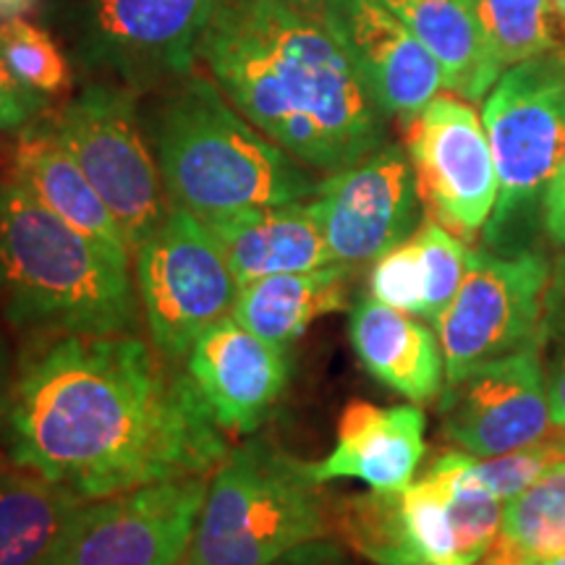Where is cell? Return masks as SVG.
I'll use <instances>...</instances> for the list:
<instances>
[{
  "label": "cell",
  "mask_w": 565,
  "mask_h": 565,
  "mask_svg": "<svg viewBox=\"0 0 565 565\" xmlns=\"http://www.w3.org/2000/svg\"><path fill=\"white\" fill-rule=\"evenodd\" d=\"M3 440L13 466L84 500L210 477L228 456L189 372L131 333L55 335L26 356Z\"/></svg>",
  "instance_id": "obj_1"
},
{
  "label": "cell",
  "mask_w": 565,
  "mask_h": 565,
  "mask_svg": "<svg viewBox=\"0 0 565 565\" xmlns=\"http://www.w3.org/2000/svg\"><path fill=\"white\" fill-rule=\"evenodd\" d=\"M200 58L233 108L312 171H343L387 145L385 113L320 13L223 0Z\"/></svg>",
  "instance_id": "obj_2"
},
{
  "label": "cell",
  "mask_w": 565,
  "mask_h": 565,
  "mask_svg": "<svg viewBox=\"0 0 565 565\" xmlns=\"http://www.w3.org/2000/svg\"><path fill=\"white\" fill-rule=\"evenodd\" d=\"M0 307L13 328L47 338L134 333L131 254L61 221L19 181H0Z\"/></svg>",
  "instance_id": "obj_3"
},
{
  "label": "cell",
  "mask_w": 565,
  "mask_h": 565,
  "mask_svg": "<svg viewBox=\"0 0 565 565\" xmlns=\"http://www.w3.org/2000/svg\"><path fill=\"white\" fill-rule=\"evenodd\" d=\"M152 141L168 200L200 221L309 200L320 183L246 121L207 76L175 84L154 118Z\"/></svg>",
  "instance_id": "obj_4"
},
{
  "label": "cell",
  "mask_w": 565,
  "mask_h": 565,
  "mask_svg": "<svg viewBox=\"0 0 565 565\" xmlns=\"http://www.w3.org/2000/svg\"><path fill=\"white\" fill-rule=\"evenodd\" d=\"M307 461L267 440L228 450L210 475L192 542L196 565H273L291 550L333 532Z\"/></svg>",
  "instance_id": "obj_5"
},
{
  "label": "cell",
  "mask_w": 565,
  "mask_h": 565,
  "mask_svg": "<svg viewBox=\"0 0 565 565\" xmlns=\"http://www.w3.org/2000/svg\"><path fill=\"white\" fill-rule=\"evenodd\" d=\"M482 124L498 173L484 246L498 254L532 249L565 150V45L505 68L484 97Z\"/></svg>",
  "instance_id": "obj_6"
},
{
  "label": "cell",
  "mask_w": 565,
  "mask_h": 565,
  "mask_svg": "<svg viewBox=\"0 0 565 565\" xmlns=\"http://www.w3.org/2000/svg\"><path fill=\"white\" fill-rule=\"evenodd\" d=\"M223 0H58L53 21L74 61L129 89L192 76Z\"/></svg>",
  "instance_id": "obj_7"
},
{
  "label": "cell",
  "mask_w": 565,
  "mask_h": 565,
  "mask_svg": "<svg viewBox=\"0 0 565 565\" xmlns=\"http://www.w3.org/2000/svg\"><path fill=\"white\" fill-rule=\"evenodd\" d=\"M58 141L79 162L124 228L131 254L171 212L158 158L139 126L134 89L95 82L47 118Z\"/></svg>",
  "instance_id": "obj_8"
},
{
  "label": "cell",
  "mask_w": 565,
  "mask_h": 565,
  "mask_svg": "<svg viewBox=\"0 0 565 565\" xmlns=\"http://www.w3.org/2000/svg\"><path fill=\"white\" fill-rule=\"evenodd\" d=\"M134 257L152 345L179 362L210 324L231 312L238 282L207 225L175 204Z\"/></svg>",
  "instance_id": "obj_9"
},
{
  "label": "cell",
  "mask_w": 565,
  "mask_h": 565,
  "mask_svg": "<svg viewBox=\"0 0 565 565\" xmlns=\"http://www.w3.org/2000/svg\"><path fill=\"white\" fill-rule=\"evenodd\" d=\"M553 265L540 249H471L456 299L435 320L445 383L536 343Z\"/></svg>",
  "instance_id": "obj_10"
},
{
  "label": "cell",
  "mask_w": 565,
  "mask_h": 565,
  "mask_svg": "<svg viewBox=\"0 0 565 565\" xmlns=\"http://www.w3.org/2000/svg\"><path fill=\"white\" fill-rule=\"evenodd\" d=\"M210 477L84 500L47 565H179L192 553Z\"/></svg>",
  "instance_id": "obj_11"
},
{
  "label": "cell",
  "mask_w": 565,
  "mask_h": 565,
  "mask_svg": "<svg viewBox=\"0 0 565 565\" xmlns=\"http://www.w3.org/2000/svg\"><path fill=\"white\" fill-rule=\"evenodd\" d=\"M333 263H374L422 225V194L404 147L383 145L309 196Z\"/></svg>",
  "instance_id": "obj_12"
},
{
  "label": "cell",
  "mask_w": 565,
  "mask_h": 565,
  "mask_svg": "<svg viewBox=\"0 0 565 565\" xmlns=\"http://www.w3.org/2000/svg\"><path fill=\"white\" fill-rule=\"evenodd\" d=\"M406 129V152L424 207L437 223L471 242L484 231L498 200L484 124L466 100L437 95Z\"/></svg>",
  "instance_id": "obj_13"
},
{
  "label": "cell",
  "mask_w": 565,
  "mask_h": 565,
  "mask_svg": "<svg viewBox=\"0 0 565 565\" xmlns=\"http://www.w3.org/2000/svg\"><path fill=\"white\" fill-rule=\"evenodd\" d=\"M440 424L445 440L477 458L550 440L553 416L536 343L445 383Z\"/></svg>",
  "instance_id": "obj_14"
},
{
  "label": "cell",
  "mask_w": 565,
  "mask_h": 565,
  "mask_svg": "<svg viewBox=\"0 0 565 565\" xmlns=\"http://www.w3.org/2000/svg\"><path fill=\"white\" fill-rule=\"evenodd\" d=\"M317 13L387 121L408 126L445 89L440 63L380 0H322Z\"/></svg>",
  "instance_id": "obj_15"
},
{
  "label": "cell",
  "mask_w": 565,
  "mask_h": 565,
  "mask_svg": "<svg viewBox=\"0 0 565 565\" xmlns=\"http://www.w3.org/2000/svg\"><path fill=\"white\" fill-rule=\"evenodd\" d=\"M186 372L223 433L252 435L286 393L291 362L282 345L254 335L225 315L196 338Z\"/></svg>",
  "instance_id": "obj_16"
},
{
  "label": "cell",
  "mask_w": 565,
  "mask_h": 565,
  "mask_svg": "<svg viewBox=\"0 0 565 565\" xmlns=\"http://www.w3.org/2000/svg\"><path fill=\"white\" fill-rule=\"evenodd\" d=\"M424 412L416 404L374 406L353 401L338 419L333 454L309 463L317 482L359 479L370 490L401 492L424 458Z\"/></svg>",
  "instance_id": "obj_17"
},
{
  "label": "cell",
  "mask_w": 565,
  "mask_h": 565,
  "mask_svg": "<svg viewBox=\"0 0 565 565\" xmlns=\"http://www.w3.org/2000/svg\"><path fill=\"white\" fill-rule=\"evenodd\" d=\"M221 246L233 280L244 282L282 273L333 265L322 228L307 200L223 212L202 221Z\"/></svg>",
  "instance_id": "obj_18"
},
{
  "label": "cell",
  "mask_w": 565,
  "mask_h": 565,
  "mask_svg": "<svg viewBox=\"0 0 565 565\" xmlns=\"http://www.w3.org/2000/svg\"><path fill=\"white\" fill-rule=\"evenodd\" d=\"M349 338L359 362L377 383L422 406L440 398L445 359L437 333L374 296L353 303Z\"/></svg>",
  "instance_id": "obj_19"
},
{
  "label": "cell",
  "mask_w": 565,
  "mask_h": 565,
  "mask_svg": "<svg viewBox=\"0 0 565 565\" xmlns=\"http://www.w3.org/2000/svg\"><path fill=\"white\" fill-rule=\"evenodd\" d=\"M11 168V179L19 181L61 221L113 249L131 254L116 215L84 175L79 162L71 158V152L51 131L47 121L32 124L19 134Z\"/></svg>",
  "instance_id": "obj_20"
},
{
  "label": "cell",
  "mask_w": 565,
  "mask_h": 565,
  "mask_svg": "<svg viewBox=\"0 0 565 565\" xmlns=\"http://www.w3.org/2000/svg\"><path fill=\"white\" fill-rule=\"evenodd\" d=\"M440 63L445 89L466 103L490 95L503 66L494 58L471 0H380Z\"/></svg>",
  "instance_id": "obj_21"
},
{
  "label": "cell",
  "mask_w": 565,
  "mask_h": 565,
  "mask_svg": "<svg viewBox=\"0 0 565 565\" xmlns=\"http://www.w3.org/2000/svg\"><path fill=\"white\" fill-rule=\"evenodd\" d=\"M349 307V265L282 273L238 286L231 317L275 345H294L324 315Z\"/></svg>",
  "instance_id": "obj_22"
},
{
  "label": "cell",
  "mask_w": 565,
  "mask_h": 565,
  "mask_svg": "<svg viewBox=\"0 0 565 565\" xmlns=\"http://www.w3.org/2000/svg\"><path fill=\"white\" fill-rule=\"evenodd\" d=\"M84 498L26 469H0V565H47Z\"/></svg>",
  "instance_id": "obj_23"
},
{
  "label": "cell",
  "mask_w": 565,
  "mask_h": 565,
  "mask_svg": "<svg viewBox=\"0 0 565 565\" xmlns=\"http://www.w3.org/2000/svg\"><path fill=\"white\" fill-rule=\"evenodd\" d=\"M333 529L374 565H424L408 532L404 490L349 494L333 508Z\"/></svg>",
  "instance_id": "obj_24"
},
{
  "label": "cell",
  "mask_w": 565,
  "mask_h": 565,
  "mask_svg": "<svg viewBox=\"0 0 565 565\" xmlns=\"http://www.w3.org/2000/svg\"><path fill=\"white\" fill-rule=\"evenodd\" d=\"M500 536L526 561L565 553V456L524 492L505 500Z\"/></svg>",
  "instance_id": "obj_25"
},
{
  "label": "cell",
  "mask_w": 565,
  "mask_h": 565,
  "mask_svg": "<svg viewBox=\"0 0 565 565\" xmlns=\"http://www.w3.org/2000/svg\"><path fill=\"white\" fill-rule=\"evenodd\" d=\"M471 6L503 68L563 47L550 0H471Z\"/></svg>",
  "instance_id": "obj_26"
},
{
  "label": "cell",
  "mask_w": 565,
  "mask_h": 565,
  "mask_svg": "<svg viewBox=\"0 0 565 565\" xmlns=\"http://www.w3.org/2000/svg\"><path fill=\"white\" fill-rule=\"evenodd\" d=\"M427 471L443 477L450 487L448 513L450 526L456 534V557L458 563H477L490 553L494 540L503 529V508L505 500L494 498L484 487L466 482L458 477L456 450L435 458Z\"/></svg>",
  "instance_id": "obj_27"
},
{
  "label": "cell",
  "mask_w": 565,
  "mask_h": 565,
  "mask_svg": "<svg viewBox=\"0 0 565 565\" xmlns=\"http://www.w3.org/2000/svg\"><path fill=\"white\" fill-rule=\"evenodd\" d=\"M0 55L13 74L40 95L55 97L71 87V61L34 21L24 17L0 21Z\"/></svg>",
  "instance_id": "obj_28"
},
{
  "label": "cell",
  "mask_w": 565,
  "mask_h": 565,
  "mask_svg": "<svg viewBox=\"0 0 565 565\" xmlns=\"http://www.w3.org/2000/svg\"><path fill=\"white\" fill-rule=\"evenodd\" d=\"M450 487L443 477L424 471L404 490L412 542L424 565H456V534L448 513Z\"/></svg>",
  "instance_id": "obj_29"
},
{
  "label": "cell",
  "mask_w": 565,
  "mask_h": 565,
  "mask_svg": "<svg viewBox=\"0 0 565 565\" xmlns=\"http://www.w3.org/2000/svg\"><path fill=\"white\" fill-rule=\"evenodd\" d=\"M557 458H563L557 445L553 440H545L492 458H477L463 454V450H456V469L458 477L466 479V482L484 487L500 500H511L545 475Z\"/></svg>",
  "instance_id": "obj_30"
},
{
  "label": "cell",
  "mask_w": 565,
  "mask_h": 565,
  "mask_svg": "<svg viewBox=\"0 0 565 565\" xmlns=\"http://www.w3.org/2000/svg\"><path fill=\"white\" fill-rule=\"evenodd\" d=\"M414 238L422 249L424 273H427L422 317L435 324L461 288L466 270H469L471 249L461 236H456L437 221H424Z\"/></svg>",
  "instance_id": "obj_31"
},
{
  "label": "cell",
  "mask_w": 565,
  "mask_h": 565,
  "mask_svg": "<svg viewBox=\"0 0 565 565\" xmlns=\"http://www.w3.org/2000/svg\"><path fill=\"white\" fill-rule=\"evenodd\" d=\"M536 353L545 372L553 427L557 433H565V252L550 273L540 330H536Z\"/></svg>",
  "instance_id": "obj_32"
},
{
  "label": "cell",
  "mask_w": 565,
  "mask_h": 565,
  "mask_svg": "<svg viewBox=\"0 0 565 565\" xmlns=\"http://www.w3.org/2000/svg\"><path fill=\"white\" fill-rule=\"evenodd\" d=\"M424 288H427V273H424L422 249L414 236L374 259L370 273V296L377 301L398 309V312L422 317Z\"/></svg>",
  "instance_id": "obj_33"
},
{
  "label": "cell",
  "mask_w": 565,
  "mask_h": 565,
  "mask_svg": "<svg viewBox=\"0 0 565 565\" xmlns=\"http://www.w3.org/2000/svg\"><path fill=\"white\" fill-rule=\"evenodd\" d=\"M47 110V97L26 87L0 55V131L21 134Z\"/></svg>",
  "instance_id": "obj_34"
},
{
  "label": "cell",
  "mask_w": 565,
  "mask_h": 565,
  "mask_svg": "<svg viewBox=\"0 0 565 565\" xmlns=\"http://www.w3.org/2000/svg\"><path fill=\"white\" fill-rule=\"evenodd\" d=\"M542 228L550 244L557 249H565V150L561 158V166L550 181L545 194V210H542Z\"/></svg>",
  "instance_id": "obj_35"
},
{
  "label": "cell",
  "mask_w": 565,
  "mask_h": 565,
  "mask_svg": "<svg viewBox=\"0 0 565 565\" xmlns=\"http://www.w3.org/2000/svg\"><path fill=\"white\" fill-rule=\"evenodd\" d=\"M273 565H349V561H345L343 547L338 542L322 536V540L307 542V545L291 550Z\"/></svg>",
  "instance_id": "obj_36"
},
{
  "label": "cell",
  "mask_w": 565,
  "mask_h": 565,
  "mask_svg": "<svg viewBox=\"0 0 565 565\" xmlns=\"http://www.w3.org/2000/svg\"><path fill=\"white\" fill-rule=\"evenodd\" d=\"M13 383H17V377H13L11 351H9V343H6L3 333H0V435H3L6 419H9Z\"/></svg>",
  "instance_id": "obj_37"
},
{
  "label": "cell",
  "mask_w": 565,
  "mask_h": 565,
  "mask_svg": "<svg viewBox=\"0 0 565 565\" xmlns=\"http://www.w3.org/2000/svg\"><path fill=\"white\" fill-rule=\"evenodd\" d=\"M38 3H40V0H0V21L21 17V13L34 9Z\"/></svg>",
  "instance_id": "obj_38"
},
{
  "label": "cell",
  "mask_w": 565,
  "mask_h": 565,
  "mask_svg": "<svg viewBox=\"0 0 565 565\" xmlns=\"http://www.w3.org/2000/svg\"><path fill=\"white\" fill-rule=\"evenodd\" d=\"M555 13V24H557V38H561V45H565V0H550Z\"/></svg>",
  "instance_id": "obj_39"
},
{
  "label": "cell",
  "mask_w": 565,
  "mask_h": 565,
  "mask_svg": "<svg viewBox=\"0 0 565 565\" xmlns=\"http://www.w3.org/2000/svg\"><path fill=\"white\" fill-rule=\"evenodd\" d=\"M524 565H565V553L547 555V557H532V561H526Z\"/></svg>",
  "instance_id": "obj_40"
},
{
  "label": "cell",
  "mask_w": 565,
  "mask_h": 565,
  "mask_svg": "<svg viewBox=\"0 0 565 565\" xmlns=\"http://www.w3.org/2000/svg\"><path fill=\"white\" fill-rule=\"evenodd\" d=\"M288 3L299 6V9H320L322 0H288Z\"/></svg>",
  "instance_id": "obj_41"
},
{
  "label": "cell",
  "mask_w": 565,
  "mask_h": 565,
  "mask_svg": "<svg viewBox=\"0 0 565 565\" xmlns=\"http://www.w3.org/2000/svg\"><path fill=\"white\" fill-rule=\"evenodd\" d=\"M550 440H553L557 445V450H561V454L565 456V433H557V435L550 437Z\"/></svg>",
  "instance_id": "obj_42"
},
{
  "label": "cell",
  "mask_w": 565,
  "mask_h": 565,
  "mask_svg": "<svg viewBox=\"0 0 565 565\" xmlns=\"http://www.w3.org/2000/svg\"><path fill=\"white\" fill-rule=\"evenodd\" d=\"M179 565H196V561H194L192 555H186V557H183V561H181Z\"/></svg>",
  "instance_id": "obj_43"
},
{
  "label": "cell",
  "mask_w": 565,
  "mask_h": 565,
  "mask_svg": "<svg viewBox=\"0 0 565 565\" xmlns=\"http://www.w3.org/2000/svg\"><path fill=\"white\" fill-rule=\"evenodd\" d=\"M456 565H484V563L477 561V563H456Z\"/></svg>",
  "instance_id": "obj_44"
}]
</instances>
